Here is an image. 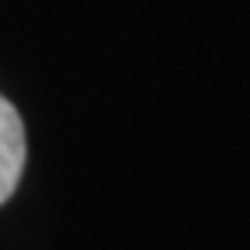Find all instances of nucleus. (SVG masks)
I'll return each mask as SVG.
<instances>
[{
	"label": "nucleus",
	"mask_w": 250,
	"mask_h": 250,
	"mask_svg": "<svg viewBox=\"0 0 250 250\" xmlns=\"http://www.w3.org/2000/svg\"><path fill=\"white\" fill-rule=\"evenodd\" d=\"M24 156H28L24 122L18 108L0 94V205L14 195V188L24 174Z\"/></svg>",
	"instance_id": "1"
}]
</instances>
